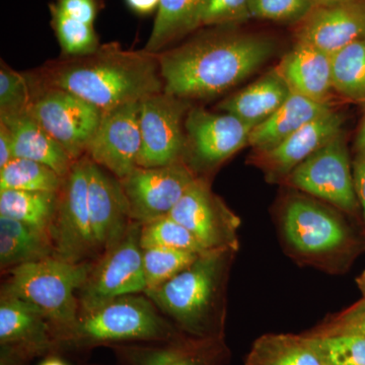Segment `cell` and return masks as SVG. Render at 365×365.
Segmentation results:
<instances>
[{"instance_id": "obj_43", "label": "cell", "mask_w": 365, "mask_h": 365, "mask_svg": "<svg viewBox=\"0 0 365 365\" xmlns=\"http://www.w3.org/2000/svg\"><path fill=\"white\" fill-rule=\"evenodd\" d=\"M355 146H356L357 153L365 155V120L361 125L359 134H357Z\"/></svg>"}, {"instance_id": "obj_30", "label": "cell", "mask_w": 365, "mask_h": 365, "mask_svg": "<svg viewBox=\"0 0 365 365\" xmlns=\"http://www.w3.org/2000/svg\"><path fill=\"white\" fill-rule=\"evenodd\" d=\"M132 365H210L206 348L172 342L158 347H132L124 351Z\"/></svg>"}, {"instance_id": "obj_18", "label": "cell", "mask_w": 365, "mask_h": 365, "mask_svg": "<svg viewBox=\"0 0 365 365\" xmlns=\"http://www.w3.org/2000/svg\"><path fill=\"white\" fill-rule=\"evenodd\" d=\"M0 345L33 359L57 347L51 324L37 307L1 295L0 302Z\"/></svg>"}, {"instance_id": "obj_46", "label": "cell", "mask_w": 365, "mask_h": 365, "mask_svg": "<svg viewBox=\"0 0 365 365\" xmlns=\"http://www.w3.org/2000/svg\"><path fill=\"white\" fill-rule=\"evenodd\" d=\"M39 365H68L64 360L56 356H50L46 359L44 361L41 362Z\"/></svg>"}, {"instance_id": "obj_27", "label": "cell", "mask_w": 365, "mask_h": 365, "mask_svg": "<svg viewBox=\"0 0 365 365\" xmlns=\"http://www.w3.org/2000/svg\"><path fill=\"white\" fill-rule=\"evenodd\" d=\"M58 195L53 192L4 190L0 191V215L13 218L50 237Z\"/></svg>"}, {"instance_id": "obj_8", "label": "cell", "mask_w": 365, "mask_h": 365, "mask_svg": "<svg viewBox=\"0 0 365 365\" xmlns=\"http://www.w3.org/2000/svg\"><path fill=\"white\" fill-rule=\"evenodd\" d=\"M88 157L72 165L63 179L50 237L55 257L72 263H83L98 251L88 210Z\"/></svg>"}, {"instance_id": "obj_39", "label": "cell", "mask_w": 365, "mask_h": 365, "mask_svg": "<svg viewBox=\"0 0 365 365\" xmlns=\"http://www.w3.org/2000/svg\"><path fill=\"white\" fill-rule=\"evenodd\" d=\"M337 334H351L365 337V314L354 306L341 314L332 323L329 324L317 332L307 334L309 336L337 335Z\"/></svg>"}, {"instance_id": "obj_19", "label": "cell", "mask_w": 365, "mask_h": 365, "mask_svg": "<svg viewBox=\"0 0 365 365\" xmlns=\"http://www.w3.org/2000/svg\"><path fill=\"white\" fill-rule=\"evenodd\" d=\"M344 123L343 113L332 110L322 115L302 126L273 150L262 153L264 169L273 179L287 178L297 165L340 135Z\"/></svg>"}, {"instance_id": "obj_11", "label": "cell", "mask_w": 365, "mask_h": 365, "mask_svg": "<svg viewBox=\"0 0 365 365\" xmlns=\"http://www.w3.org/2000/svg\"><path fill=\"white\" fill-rule=\"evenodd\" d=\"M197 178L182 162L157 168L137 167L119 180L132 220L145 225L169 216Z\"/></svg>"}, {"instance_id": "obj_42", "label": "cell", "mask_w": 365, "mask_h": 365, "mask_svg": "<svg viewBox=\"0 0 365 365\" xmlns=\"http://www.w3.org/2000/svg\"><path fill=\"white\" fill-rule=\"evenodd\" d=\"M132 11L140 16H148L158 9L160 0H125Z\"/></svg>"}, {"instance_id": "obj_45", "label": "cell", "mask_w": 365, "mask_h": 365, "mask_svg": "<svg viewBox=\"0 0 365 365\" xmlns=\"http://www.w3.org/2000/svg\"><path fill=\"white\" fill-rule=\"evenodd\" d=\"M311 1L313 2L314 7H316L335 6V4L351 1V0H311Z\"/></svg>"}, {"instance_id": "obj_31", "label": "cell", "mask_w": 365, "mask_h": 365, "mask_svg": "<svg viewBox=\"0 0 365 365\" xmlns=\"http://www.w3.org/2000/svg\"><path fill=\"white\" fill-rule=\"evenodd\" d=\"M51 26L58 41L62 57L81 56L95 52L101 46L95 26L69 18L49 6Z\"/></svg>"}, {"instance_id": "obj_4", "label": "cell", "mask_w": 365, "mask_h": 365, "mask_svg": "<svg viewBox=\"0 0 365 365\" xmlns=\"http://www.w3.org/2000/svg\"><path fill=\"white\" fill-rule=\"evenodd\" d=\"M175 336L174 329L148 297L129 294L79 313L59 345L86 348L130 341L169 342Z\"/></svg>"}, {"instance_id": "obj_44", "label": "cell", "mask_w": 365, "mask_h": 365, "mask_svg": "<svg viewBox=\"0 0 365 365\" xmlns=\"http://www.w3.org/2000/svg\"><path fill=\"white\" fill-rule=\"evenodd\" d=\"M357 285H359L360 292L362 294V299L361 302H359V304H355L360 311L364 312L365 314V271L362 272L361 275L359 276L356 279Z\"/></svg>"}, {"instance_id": "obj_9", "label": "cell", "mask_w": 365, "mask_h": 365, "mask_svg": "<svg viewBox=\"0 0 365 365\" xmlns=\"http://www.w3.org/2000/svg\"><path fill=\"white\" fill-rule=\"evenodd\" d=\"M190 109L189 100L165 91L140 100L138 167H163L182 162L187 144L185 120Z\"/></svg>"}, {"instance_id": "obj_15", "label": "cell", "mask_w": 365, "mask_h": 365, "mask_svg": "<svg viewBox=\"0 0 365 365\" xmlns=\"http://www.w3.org/2000/svg\"><path fill=\"white\" fill-rule=\"evenodd\" d=\"M283 232L288 242L304 255H325L342 248L347 230L337 215L306 198H294L285 206Z\"/></svg>"}, {"instance_id": "obj_5", "label": "cell", "mask_w": 365, "mask_h": 365, "mask_svg": "<svg viewBox=\"0 0 365 365\" xmlns=\"http://www.w3.org/2000/svg\"><path fill=\"white\" fill-rule=\"evenodd\" d=\"M227 250L202 253L189 267L160 287L145 290L163 314L185 331L205 336L222 282Z\"/></svg>"}, {"instance_id": "obj_47", "label": "cell", "mask_w": 365, "mask_h": 365, "mask_svg": "<svg viewBox=\"0 0 365 365\" xmlns=\"http://www.w3.org/2000/svg\"><path fill=\"white\" fill-rule=\"evenodd\" d=\"M364 104L365 105V102H364Z\"/></svg>"}, {"instance_id": "obj_24", "label": "cell", "mask_w": 365, "mask_h": 365, "mask_svg": "<svg viewBox=\"0 0 365 365\" xmlns=\"http://www.w3.org/2000/svg\"><path fill=\"white\" fill-rule=\"evenodd\" d=\"M208 0H160L150 38L144 49L158 54L168 46L201 26Z\"/></svg>"}, {"instance_id": "obj_1", "label": "cell", "mask_w": 365, "mask_h": 365, "mask_svg": "<svg viewBox=\"0 0 365 365\" xmlns=\"http://www.w3.org/2000/svg\"><path fill=\"white\" fill-rule=\"evenodd\" d=\"M216 28L158 53L165 93L185 100L217 97L261 68L275 52L270 38Z\"/></svg>"}, {"instance_id": "obj_20", "label": "cell", "mask_w": 365, "mask_h": 365, "mask_svg": "<svg viewBox=\"0 0 365 365\" xmlns=\"http://www.w3.org/2000/svg\"><path fill=\"white\" fill-rule=\"evenodd\" d=\"M292 93L319 103H330L332 66L328 54L306 43L297 42L276 67Z\"/></svg>"}, {"instance_id": "obj_7", "label": "cell", "mask_w": 365, "mask_h": 365, "mask_svg": "<svg viewBox=\"0 0 365 365\" xmlns=\"http://www.w3.org/2000/svg\"><path fill=\"white\" fill-rule=\"evenodd\" d=\"M141 223L132 222L124 237L105 251L101 260L93 264L85 284L79 289L81 312L91 311L106 302L145 292Z\"/></svg>"}, {"instance_id": "obj_13", "label": "cell", "mask_w": 365, "mask_h": 365, "mask_svg": "<svg viewBox=\"0 0 365 365\" xmlns=\"http://www.w3.org/2000/svg\"><path fill=\"white\" fill-rule=\"evenodd\" d=\"M254 127L228 113H212L204 108L189 110L185 120L186 151L195 165L215 167L249 145Z\"/></svg>"}, {"instance_id": "obj_12", "label": "cell", "mask_w": 365, "mask_h": 365, "mask_svg": "<svg viewBox=\"0 0 365 365\" xmlns=\"http://www.w3.org/2000/svg\"><path fill=\"white\" fill-rule=\"evenodd\" d=\"M140 101L103 111L86 155L121 180L138 165L141 150Z\"/></svg>"}, {"instance_id": "obj_3", "label": "cell", "mask_w": 365, "mask_h": 365, "mask_svg": "<svg viewBox=\"0 0 365 365\" xmlns=\"http://www.w3.org/2000/svg\"><path fill=\"white\" fill-rule=\"evenodd\" d=\"M93 263H72L56 257L23 264L9 270L1 295L16 297L39 309L51 324L57 347L79 317L76 290L85 284Z\"/></svg>"}, {"instance_id": "obj_33", "label": "cell", "mask_w": 365, "mask_h": 365, "mask_svg": "<svg viewBox=\"0 0 365 365\" xmlns=\"http://www.w3.org/2000/svg\"><path fill=\"white\" fill-rule=\"evenodd\" d=\"M201 254L182 250L148 248L143 250L144 275L148 288L160 287L197 260Z\"/></svg>"}, {"instance_id": "obj_17", "label": "cell", "mask_w": 365, "mask_h": 365, "mask_svg": "<svg viewBox=\"0 0 365 365\" xmlns=\"http://www.w3.org/2000/svg\"><path fill=\"white\" fill-rule=\"evenodd\" d=\"M297 42L306 43L329 56L346 46L365 41V0L316 6L300 21Z\"/></svg>"}, {"instance_id": "obj_21", "label": "cell", "mask_w": 365, "mask_h": 365, "mask_svg": "<svg viewBox=\"0 0 365 365\" xmlns=\"http://www.w3.org/2000/svg\"><path fill=\"white\" fill-rule=\"evenodd\" d=\"M332 110L330 103L316 102L292 93L272 116L255 127L249 145L260 153H267L304 125Z\"/></svg>"}, {"instance_id": "obj_23", "label": "cell", "mask_w": 365, "mask_h": 365, "mask_svg": "<svg viewBox=\"0 0 365 365\" xmlns=\"http://www.w3.org/2000/svg\"><path fill=\"white\" fill-rule=\"evenodd\" d=\"M11 131L14 158H26L51 168L61 178L71 172L76 160L30 115L0 119Z\"/></svg>"}, {"instance_id": "obj_28", "label": "cell", "mask_w": 365, "mask_h": 365, "mask_svg": "<svg viewBox=\"0 0 365 365\" xmlns=\"http://www.w3.org/2000/svg\"><path fill=\"white\" fill-rule=\"evenodd\" d=\"M333 90L365 102V41H357L331 55Z\"/></svg>"}, {"instance_id": "obj_2", "label": "cell", "mask_w": 365, "mask_h": 365, "mask_svg": "<svg viewBox=\"0 0 365 365\" xmlns=\"http://www.w3.org/2000/svg\"><path fill=\"white\" fill-rule=\"evenodd\" d=\"M30 76L39 85L71 91L103 111L163 91L158 54L123 49L116 42L90 54L61 56Z\"/></svg>"}, {"instance_id": "obj_29", "label": "cell", "mask_w": 365, "mask_h": 365, "mask_svg": "<svg viewBox=\"0 0 365 365\" xmlns=\"http://www.w3.org/2000/svg\"><path fill=\"white\" fill-rule=\"evenodd\" d=\"M63 178L47 165L26 158H14L0 169V191L53 192L59 193Z\"/></svg>"}, {"instance_id": "obj_34", "label": "cell", "mask_w": 365, "mask_h": 365, "mask_svg": "<svg viewBox=\"0 0 365 365\" xmlns=\"http://www.w3.org/2000/svg\"><path fill=\"white\" fill-rule=\"evenodd\" d=\"M33 98L30 74L14 71L1 60L0 66V119L28 114Z\"/></svg>"}, {"instance_id": "obj_38", "label": "cell", "mask_w": 365, "mask_h": 365, "mask_svg": "<svg viewBox=\"0 0 365 365\" xmlns=\"http://www.w3.org/2000/svg\"><path fill=\"white\" fill-rule=\"evenodd\" d=\"M49 6L73 20L95 26L104 4L103 0H52Z\"/></svg>"}, {"instance_id": "obj_14", "label": "cell", "mask_w": 365, "mask_h": 365, "mask_svg": "<svg viewBox=\"0 0 365 365\" xmlns=\"http://www.w3.org/2000/svg\"><path fill=\"white\" fill-rule=\"evenodd\" d=\"M169 216L195 235L206 251H232L237 245L239 220L198 178Z\"/></svg>"}, {"instance_id": "obj_37", "label": "cell", "mask_w": 365, "mask_h": 365, "mask_svg": "<svg viewBox=\"0 0 365 365\" xmlns=\"http://www.w3.org/2000/svg\"><path fill=\"white\" fill-rule=\"evenodd\" d=\"M251 0H208L201 26H225L252 19Z\"/></svg>"}, {"instance_id": "obj_22", "label": "cell", "mask_w": 365, "mask_h": 365, "mask_svg": "<svg viewBox=\"0 0 365 365\" xmlns=\"http://www.w3.org/2000/svg\"><path fill=\"white\" fill-rule=\"evenodd\" d=\"M290 93L292 91L287 83L277 69L274 68L258 81L222 101L218 109L234 115L255 128L272 116Z\"/></svg>"}, {"instance_id": "obj_6", "label": "cell", "mask_w": 365, "mask_h": 365, "mask_svg": "<svg viewBox=\"0 0 365 365\" xmlns=\"http://www.w3.org/2000/svg\"><path fill=\"white\" fill-rule=\"evenodd\" d=\"M31 81L33 98L29 115L66 150L72 160L83 158L97 131L103 110L71 91L39 85L32 78Z\"/></svg>"}, {"instance_id": "obj_32", "label": "cell", "mask_w": 365, "mask_h": 365, "mask_svg": "<svg viewBox=\"0 0 365 365\" xmlns=\"http://www.w3.org/2000/svg\"><path fill=\"white\" fill-rule=\"evenodd\" d=\"M140 246L143 250L160 247L198 254L208 252L195 235L170 216L141 225Z\"/></svg>"}, {"instance_id": "obj_36", "label": "cell", "mask_w": 365, "mask_h": 365, "mask_svg": "<svg viewBox=\"0 0 365 365\" xmlns=\"http://www.w3.org/2000/svg\"><path fill=\"white\" fill-rule=\"evenodd\" d=\"M314 9L311 0H251V16L277 23H300Z\"/></svg>"}, {"instance_id": "obj_16", "label": "cell", "mask_w": 365, "mask_h": 365, "mask_svg": "<svg viewBox=\"0 0 365 365\" xmlns=\"http://www.w3.org/2000/svg\"><path fill=\"white\" fill-rule=\"evenodd\" d=\"M88 210L98 251L119 242L132 222L128 201L119 179L110 177L88 158Z\"/></svg>"}, {"instance_id": "obj_35", "label": "cell", "mask_w": 365, "mask_h": 365, "mask_svg": "<svg viewBox=\"0 0 365 365\" xmlns=\"http://www.w3.org/2000/svg\"><path fill=\"white\" fill-rule=\"evenodd\" d=\"M307 336L326 365H365V337L351 334Z\"/></svg>"}, {"instance_id": "obj_41", "label": "cell", "mask_w": 365, "mask_h": 365, "mask_svg": "<svg viewBox=\"0 0 365 365\" xmlns=\"http://www.w3.org/2000/svg\"><path fill=\"white\" fill-rule=\"evenodd\" d=\"M14 158L13 136L6 125L0 122V169L9 165Z\"/></svg>"}, {"instance_id": "obj_40", "label": "cell", "mask_w": 365, "mask_h": 365, "mask_svg": "<svg viewBox=\"0 0 365 365\" xmlns=\"http://www.w3.org/2000/svg\"><path fill=\"white\" fill-rule=\"evenodd\" d=\"M353 181L365 222V155L362 153H357V157L353 163Z\"/></svg>"}, {"instance_id": "obj_25", "label": "cell", "mask_w": 365, "mask_h": 365, "mask_svg": "<svg viewBox=\"0 0 365 365\" xmlns=\"http://www.w3.org/2000/svg\"><path fill=\"white\" fill-rule=\"evenodd\" d=\"M55 257L48 235L7 216L0 215V266L11 270L16 266Z\"/></svg>"}, {"instance_id": "obj_26", "label": "cell", "mask_w": 365, "mask_h": 365, "mask_svg": "<svg viewBox=\"0 0 365 365\" xmlns=\"http://www.w3.org/2000/svg\"><path fill=\"white\" fill-rule=\"evenodd\" d=\"M246 365H326L307 335L268 334L252 347Z\"/></svg>"}, {"instance_id": "obj_10", "label": "cell", "mask_w": 365, "mask_h": 365, "mask_svg": "<svg viewBox=\"0 0 365 365\" xmlns=\"http://www.w3.org/2000/svg\"><path fill=\"white\" fill-rule=\"evenodd\" d=\"M287 179L294 188L333 204L345 212L355 215L359 210L349 153L343 133L297 165Z\"/></svg>"}]
</instances>
